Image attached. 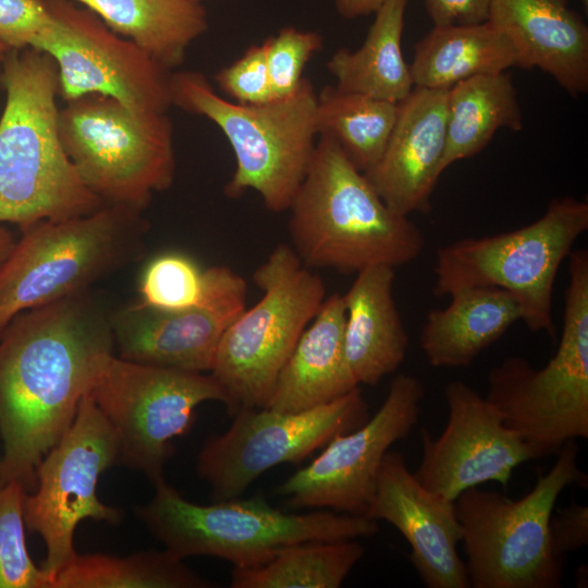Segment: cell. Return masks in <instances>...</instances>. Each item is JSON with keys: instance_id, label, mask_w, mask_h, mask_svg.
I'll return each mask as SVG.
<instances>
[{"instance_id": "obj_34", "label": "cell", "mask_w": 588, "mask_h": 588, "mask_svg": "<svg viewBox=\"0 0 588 588\" xmlns=\"http://www.w3.org/2000/svg\"><path fill=\"white\" fill-rule=\"evenodd\" d=\"M322 42L318 33L295 27H284L262 42L273 99L289 97L297 89L307 62L321 50Z\"/></svg>"}, {"instance_id": "obj_7", "label": "cell", "mask_w": 588, "mask_h": 588, "mask_svg": "<svg viewBox=\"0 0 588 588\" xmlns=\"http://www.w3.org/2000/svg\"><path fill=\"white\" fill-rule=\"evenodd\" d=\"M556 453L553 466L539 475L534 488L518 500L473 487L454 501L469 586H561L563 556L553 549L550 519L561 492L581 481L584 474L575 440L564 443Z\"/></svg>"}, {"instance_id": "obj_20", "label": "cell", "mask_w": 588, "mask_h": 588, "mask_svg": "<svg viewBox=\"0 0 588 588\" xmlns=\"http://www.w3.org/2000/svg\"><path fill=\"white\" fill-rule=\"evenodd\" d=\"M448 90L414 87L376 164L364 174L393 211L429 212L446 145Z\"/></svg>"}, {"instance_id": "obj_38", "label": "cell", "mask_w": 588, "mask_h": 588, "mask_svg": "<svg viewBox=\"0 0 588 588\" xmlns=\"http://www.w3.org/2000/svg\"><path fill=\"white\" fill-rule=\"evenodd\" d=\"M436 27L475 25L488 21L490 0H425Z\"/></svg>"}, {"instance_id": "obj_41", "label": "cell", "mask_w": 588, "mask_h": 588, "mask_svg": "<svg viewBox=\"0 0 588 588\" xmlns=\"http://www.w3.org/2000/svg\"><path fill=\"white\" fill-rule=\"evenodd\" d=\"M9 50L11 49L4 46L3 44H0V63L2 62L3 58L9 52Z\"/></svg>"}, {"instance_id": "obj_26", "label": "cell", "mask_w": 588, "mask_h": 588, "mask_svg": "<svg viewBox=\"0 0 588 588\" xmlns=\"http://www.w3.org/2000/svg\"><path fill=\"white\" fill-rule=\"evenodd\" d=\"M95 13L164 68L180 66L187 48L208 29L200 3L189 0H71Z\"/></svg>"}, {"instance_id": "obj_8", "label": "cell", "mask_w": 588, "mask_h": 588, "mask_svg": "<svg viewBox=\"0 0 588 588\" xmlns=\"http://www.w3.org/2000/svg\"><path fill=\"white\" fill-rule=\"evenodd\" d=\"M563 328L555 354L540 369L511 356L488 375L490 401L534 457L588 438V252L572 250Z\"/></svg>"}, {"instance_id": "obj_22", "label": "cell", "mask_w": 588, "mask_h": 588, "mask_svg": "<svg viewBox=\"0 0 588 588\" xmlns=\"http://www.w3.org/2000/svg\"><path fill=\"white\" fill-rule=\"evenodd\" d=\"M343 295L326 297L299 336L274 383L267 408L281 413L310 409L358 387L344 350Z\"/></svg>"}, {"instance_id": "obj_30", "label": "cell", "mask_w": 588, "mask_h": 588, "mask_svg": "<svg viewBox=\"0 0 588 588\" xmlns=\"http://www.w3.org/2000/svg\"><path fill=\"white\" fill-rule=\"evenodd\" d=\"M364 553L356 539L290 544L258 565L233 567L231 587L338 588Z\"/></svg>"}, {"instance_id": "obj_3", "label": "cell", "mask_w": 588, "mask_h": 588, "mask_svg": "<svg viewBox=\"0 0 588 588\" xmlns=\"http://www.w3.org/2000/svg\"><path fill=\"white\" fill-rule=\"evenodd\" d=\"M287 210L290 245L309 269L395 268L415 260L425 246L420 229L385 205L328 135H319Z\"/></svg>"}, {"instance_id": "obj_44", "label": "cell", "mask_w": 588, "mask_h": 588, "mask_svg": "<svg viewBox=\"0 0 588 588\" xmlns=\"http://www.w3.org/2000/svg\"><path fill=\"white\" fill-rule=\"evenodd\" d=\"M0 458H1V439H0Z\"/></svg>"}, {"instance_id": "obj_16", "label": "cell", "mask_w": 588, "mask_h": 588, "mask_svg": "<svg viewBox=\"0 0 588 588\" xmlns=\"http://www.w3.org/2000/svg\"><path fill=\"white\" fill-rule=\"evenodd\" d=\"M424 396V385L415 376H395L372 417L355 430L334 437L275 492L294 509H332L365 516L383 457L417 424Z\"/></svg>"}, {"instance_id": "obj_36", "label": "cell", "mask_w": 588, "mask_h": 588, "mask_svg": "<svg viewBox=\"0 0 588 588\" xmlns=\"http://www.w3.org/2000/svg\"><path fill=\"white\" fill-rule=\"evenodd\" d=\"M52 22L47 0H0V44L10 49L34 48Z\"/></svg>"}, {"instance_id": "obj_2", "label": "cell", "mask_w": 588, "mask_h": 588, "mask_svg": "<svg viewBox=\"0 0 588 588\" xmlns=\"http://www.w3.org/2000/svg\"><path fill=\"white\" fill-rule=\"evenodd\" d=\"M0 224L21 230L90 213L105 204L83 183L58 131L59 76L41 51L11 49L0 63Z\"/></svg>"}, {"instance_id": "obj_10", "label": "cell", "mask_w": 588, "mask_h": 588, "mask_svg": "<svg viewBox=\"0 0 588 588\" xmlns=\"http://www.w3.org/2000/svg\"><path fill=\"white\" fill-rule=\"evenodd\" d=\"M587 229V201L553 198L542 217L528 225L440 247L433 267V294L450 296L471 286L502 289L516 299L528 330L554 338V281L561 264Z\"/></svg>"}, {"instance_id": "obj_25", "label": "cell", "mask_w": 588, "mask_h": 588, "mask_svg": "<svg viewBox=\"0 0 588 588\" xmlns=\"http://www.w3.org/2000/svg\"><path fill=\"white\" fill-rule=\"evenodd\" d=\"M511 40L490 22L433 28L415 45V87L450 89L467 78L516 66Z\"/></svg>"}, {"instance_id": "obj_42", "label": "cell", "mask_w": 588, "mask_h": 588, "mask_svg": "<svg viewBox=\"0 0 588 588\" xmlns=\"http://www.w3.org/2000/svg\"><path fill=\"white\" fill-rule=\"evenodd\" d=\"M189 1L201 4V2L205 1V0H189Z\"/></svg>"}, {"instance_id": "obj_21", "label": "cell", "mask_w": 588, "mask_h": 588, "mask_svg": "<svg viewBox=\"0 0 588 588\" xmlns=\"http://www.w3.org/2000/svg\"><path fill=\"white\" fill-rule=\"evenodd\" d=\"M488 22L514 45L516 66L542 70L573 97L588 91V28L567 0H490Z\"/></svg>"}, {"instance_id": "obj_12", "label": "cell", "mask_w": 588, "mask_h": 588, "mask_svg": "<svg viewBox=\"0 0 588 588\" xmlns=\"http://www.w3.org/2000/svg\"><path fill=\"white\" fill-rule=\"evenodd\" d=\"M90 395L115 433L119 462L152 483L164 478L173 440L189 432L196 408L225 401L210 373L134 363L115 354L105 363Z\"/></svg>"}, {"instance_id": "obj_28", "label": "cell", "mask_w": 588, "mask_h": 588, "mask_svg": "<svg viewBox=\"0 0 588 588\" xmlns=\"http://www.w3.org/2000/svg\"><path fill=\"white\" fill-rule=\"evenodd\" d=\"M500 128H523L517 91L507 73L477 75L452 86L442 172L480 152Z\"/></svg>"}, {"instance_id": "obj_13", "label": "cell", "mask_w": 588, "mask_h": 588, "mask_svg": "<svg viewBox=\"0 0 588 588\" xmlns=\"http://www.w3.org/2000/svg\"><path fill=\"white\" fill-rule=\"evenodd\" d=\"M118 462L115 433L88 393L70 428L37 466L36 490L24 495L25 526L46 546L41 568L50 581L76 555L74 534L82 520L121 522V510L101 502L96 492L101 474Z\"/></svg>"}, {"instance_id": "obj_29", "label": "cell", "mask_w": 588, "mask_h": 588, "mask_svg": "<svg viewBox=\"0 0 588 588\" xmlns=\"http://www.w3.org/2000/svg\"><path fill=\"white\" fill-rule=\"evenodd\" d=\"M200 576L166 549L127 556L78 554L54 574L50 588H210Z\"/></svg>"}, {"instance_id": "obj_24", "label": "cell", "mask_w": 588, "mask_h": 588, "mask_svg": "<svg viewBox=\"0 0 588 588\" xmlns=\"http://www.w3.org/2000/svg\"><path fill=\"white\" fill-rule=\"evenodd\" d=\"M450 297L446 307L427 314L420 333L421 350L433 367L469 366L520 320L516 299L499 287H464Z\"/></svg>"}, {"instance_id": "obj_27", "label": "cell", "mask_w": 588, "mask_h": 588, "mask_svg": "<svg viewBox=\"0 0 588 588\" xmlns=\"http://www.w3.org/2000/svg\"><path fill=\"white\" fill-rule=\"evenodd\" d=\"M407 0H387L376 12L364 44L338 49L327 63L335 87L400 103L415 87L402 52Z\"/></svg>"}, {"instance_id": "obj_40", "label": "cell", "mask_w": 588, "mask_h": 588, "mask_svg": "<svg viewBox=\"0 0 588 588\" xmlns=\"http://www.w3.org/2000/svg\"><path fill=\"white\" fill-rule=\"evenodd\" d=\"M14 244L15 238L12 232L4 224H0V264L9 255Z\"/></svg>"}, {"instance_id": "obj_4", "label": "cell", "mask_w": 588, "mask_h": 588, "mask_svg": "<svg viewBox=\"0 0 588 588\" xmlns=\"http://www.w3.org/2000/svg\"><path fill=\"white\" fill-rule=\"evenodd\" d=\"M154 486L152 499L134 512L164 549L181 560L212 556L233 567H248L290 544L357 539L378 531L377 520L365 516L332 511L287 513L261 495L198 504L184 499L164 478Z\"/></svg>"}, {"instance_id": "obj_1", "label": "cell", "mask_w": 588, "mask_h": 588, "mask_svg": "<svg viewBox=\"0 0 588 588\" xmlns=\"http://www.w3.org/2000/svg\"><path fill=\"white\" fill-rule=\"evenodd\" d=\"M113 354L110 313L89 291L8 323L0 333V486L35 487L37 466Z\"/></svg>"}, {"instance_id": "obj_37", "label": "cell", "mask_w": 588, "mask_h": 588, "mask_svg": "<svg viewBox=\"0 0 588 588\" xmlns=\"http://www.w3.org/2000/svg\"><path fill=\"white\" fill-rule=\"evenodd\" d=\"M550 535L554 551L564 558L588 543V507L573 502L550 519Z\"/></svg>"}, {"instance_id": "obj_15", "label": "cell", "mask_w": 588, "mask_h": 588, "mask_svg": "<svg viewBox=\"0 0 588 588\" xmlns=\"http://www.w3.org/2000/svg\"><path fill=\"white\" fill-rule=\"evenodd\" d=\"M47 2L53 22L32 49L54 60L59 95L65 101L100 94L134 111L167 113L172 106L171 70L90 10L71 0Z\"/></svg>"}, {"instance_id": "obj_5", "label": "cell", "mask_w": 588, "mask_h": 588, "mask_svg": "<svg viewBox=\"0 0 588 588\" xmlns=\"http://www.w3.org/2000/svg\"><path fill=\"white\" fill-rule=\"evenodd\" d=\"M171 99L186 112L212 121L235 157V170L224 187L231 198L252 189L272 212L289 209L310 164L318 135L317 93L304 77L289 97L243 105L217 94L199 72L172 73Z\"/></svg>"}, {"instance_id": "obj_33", "label": "cell", "mask_w": 588, "mask_h": 588, "mask_svg": "<svg viewBox=\"0 0 588 588\" xmlns=\"http://www.w3.org/2000/svg\"><path fill=\"white\" fill-rule=\"evenodd\" d=\"M25 493L19 481L0 486V588H49V576L27 551Z\"/></svg>"}, {"instance_id": "obj_6", "label": "cell", "mask_w": 588, "mask_h": 588, "mask_svg": "<svg viewBox=\"0 0 588 588\" xmlns=\"http://www.w3.org/2000/svg\"><path fill=\"white\" fill-rule=\"evenodd\" d=\"M140 212L103 205L21 230L22 237L0 264V333L19 314L89 291L138 259L147 229Z\"/></svg>"}, {"instance_id": "obj_31", "label": "cell", "mask_w": 588, "mask_h": 588, "mask_svg": "<svg viewBox=\"0 0 588 588\" xmlns=\"http://www.w3.org/2000/svg\"><path fill=\"white\" fill-rule=\"evenodd\" d=\"M397 113V103L327 85L317 93L318 135L332 137L363 173L381 157Z\"/></svg>"}, {"instance_id": "obj_32", "label": "cell", "mask_w": 588, "mask_h": 588, "mask_svg": "<svg viewBox=\"0 0 588 588\" xmlns=\"http://www.w3.org/2000/svg\"><path fill=\"white\" fill-rule=\"evenodd\" d=\"M205 287L206 269L186 254L167 252L144 268L138 284L139 302L157 309H184L201 301Z\"/></svg>"}, {"instance_id": "obj_9", "label": "cell", "mask_w": 588, "mask_h": 588, "mask_svg": "<svg viewBox=\"0 0 588 588\" xmlns=\"http://www.w3.org/2000/svg\"><path fill=\"white\" fill-rule=\"evenodd\" d=\"M253 280L262 295L226 328L209 371L231 416L267 406L283 365L326 298L322 279L290 244H278Z\"/></svg>"}, {"instance_id": "obj_17", "label": "cell", "mask_w": 588, "mask_h": 588, "mask_svg": "<svg viewBox=\"0 0 588 588\" xmlns=\"http://www.w3.org/2000/svg\"><path fill=\"white\" fill-rule=\"evenodd\" d=\"M247 284L228 266L206 269L201 301L179 310L139 301L110 313L120 358L179 370L210 371L226 328L246 308Z\"/></svg>"}, {"instance_id": "obj_14", "label": "cell", "mask_w": 588, "mask_h": 588, "mask_svg": "<svg viewBox=\"0 0 588 588\" xmlns=\"http://www.w3.org/2000/svg\"><path fill=\"white\" fill-rule=\"evenodd\" d=\"M228 430L207 438L196 470L216 501L238 498L250 483L280 464H298L334 437L369 418L359 387L330 403L294 413L243 409Z\"/></svg>"}, {"instance_id": "obj_23", "label": "cell", "mask_w": 588, "mask_h": 588, "mask_svg": "<svg viewBox=\"0 0 588 588\" xmlns=\"http://www.w3.org/2000/svg\"><path fill=\"white\" fill-rule=\"evenodd\" d=\"M394 267L371 266L357 272L342 294L345 357L358 385L378 384L406 356L408 335L394 301Z\"/></svg>"}, {"instance_id": "obj_39", "label": "cell", "mask_w": 588, "mask_h": 588, "mask_svg": "<svg viewBox=\"0 0 588 588\" xmlns=\"http://www.w3.org/2000/svg\"><path fill=\"white\" fill-rule=\"evenodd\" d=\"M387 0H334L338 12L346 19L375 13Z\"/></svg>"}, {"instance_id": "obj_19", "label": "cell", "mask_w": 588, "mask_h": 588, "mask_svg": "<svg viewBox=\"0 0 588 588\" xmlns=\"http://www.w3.org/2000/svg\"><path fill=\"white\" fill-rule=\"evenodd\" d=\"M365 517L394 526L411 547L409 560L428 588H467L457 544L462 527L454 501L429 491L401 452L388 451Z\"/></svg>"}, {"instance_id": "obj_35", "label": "cell", "mask_w": 588, "mask_h": 588, "mask_svg": "<svg viewBox=\"0 0 588 588\" xmlns=\"http://www.w3.org/2000/svg\"><path fill=\"white\" fill-rule=\"evenodd\" d=\"M215 81L232 101L260 105L273 100L264 44L250 46L238 59L219 70Z\"/></svg>"}, {"instance_id": "obj_18", "label": "cell", "mask_w": 588, "mask_h": 588, "mask_svg": "<svg viewBox=\"0 0 588 588\" xmlns=\"http://www.w3.org/2000/svg\"><path fill=\"white\" fill-rule=\"evenodd\" d=\"M444 396L446 426L438 438L421 430L422 457L414 471L416 479L451 501L485 482L507 487L513 470L535 460L529 446L504 424L494 405L465 382L450 381Z\"/></svg>"}, {"instance_id": "obj_43", "label": "cell", "mask_w": 588, "mask_h": 588, "mask_svg": "<svg viewBox=\"0 0 588 588\" xmlns=\"http://www.w3.org/2000/svg\"><path fill=\"white\" fill-rule=\"evenodd\" d=\"M583 2H584V4H585V7L588 5V0H583Z\"/></svg>"}, {"instance_id": "obj_11", "label": "cell", "mask_w": 588, "mask_h": 588, "mask_svg": "<svg viewBox=\"0 0 588 588\" xmlns=\"http://www.w3.org/2000/svg\"><path fill=\"white\" fill-rule=\"evenodd\" d=\"M58 111L62 147L83 183L105 204L143 211L174 180L173 126L167 113L134 111L88 94Z\"/></svg>"}]
</instances>
